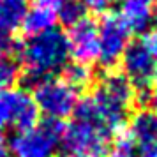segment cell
<instances>
[{
    "label": "cell",
    "instance_id": "obj_12",
    "mask_svg": "<svg viewBox=\"0 0 157 157\" xmlns=\"http://www.w3.org/2000/svg\"><path fill=\"white\" fill-rule=\"evenodd\" d=\"M27 14V0H0V29L14 32Z\"/></svg>",
    "mask_w": 157,
    "mask_h": 157
},
{
    "label": "cell",
    "instance_id": "obj_21",
    "mask_svg": "<svg viewBox=\"0 0 157 157\" xmlns=\"http://www.w3.org/2000/svg\"><path fill=\"white\" fill-rule=\"evenodd\" d=\"M152 27L155 29L157 32V9H154V16H152Z\"/></svg>",
    "mask_w": 157,
    "mask_h": 157
},
{
    "label": "cell",
    "instance_id": "obj_22",
    "mask_svg": "<svg viewBox=\"0 0 157 157\" xmlns=\"http://www.w3.org/2000/svg\"><path fill=\"white\" fill-rule=\"evenodd\" d=\"M155 79H157V72H155Z\"/></svg>",
    "mask_w": 157,
    "mask_h": 157
},
{
    "label": "cell",
    "instance_id": "obj_11",
    "mask_svg": "<svg viewBox=\"0 0 157 157\" xmlns=\"http://www.w3.org/2000/svg\"><path fill=\"white\" fill-rule=\"evenodd\" d=\"M154 4L152 0H124L118 18L131 34H143L152 27Z\"/></svg>",
    "mask_w": 157,
    "mask_h": 157
},
{
    "label": "cell",
    "instance_id": "obj_5",
    "mask_svg": "<svg viewBox=\"0 0 157 157\" xmlns=\"http://www.w3.org/2000/svg\"><path fill=\"white\" fill-rule=\"evenodd\" d=\"M39 122V109L32 94L25 88L0 90V132L25 131Z\"/></svg>",
    "mask_w": 157,
    "mask_h": 157
},
{
    "label": "cell",
    "instance_id": "obj_7",
    "mask_svg": "<svg viewBox=\"0 0 157 157\" xmlns=\"http://www.w3.org/2000/svg\"><path fill=\"white\" fill-rule=\"evenodd\" d=\"M97 36H99V55L97 60L104 67H113L120 62L124 51L127 50L131 32L120 21L118 16L108 14L97 25Z\"/></svg>",
    "mask_w": 157,
    "mask_h": 157
},
{
    "label": "cell",
    "instance_id": "obj_18",
    "mask_svg": "<svg viewBox=\"0 0 157 157\" xmlns=\"http://www.w3.org/2000/svg\"><path fill=\"white\" fill-rule=\"evenodd\" d=\"M141 41H143V44L148 48V51L155 57V60H157V32H152V34H148V36H145Z\"/></svg>",
    "mask_w": 157,
    "mask_h": 157
},
{
    "label": "cell",
    "instance_id": "obj_15",
    "mask_svg": "<svg viewBox=\"0 0 157 157\" xmlns=\"http://www.w3.org/2000/svg\"><path fill=\"white\" fill-rule=\"evenodd\" d=\"M85 7L81 0H57V14L64 25H74L85 18Z\"/></svg>",
    "mask_w": 157,
    "mask_h": 157
},
{
    "label": "cell",
    "instance_id": "obj_23",
    "mask_svg": "<svg viewBox=\"0 0 157 157\" xmlns=\"http://www.w3.org/2000/svg\"><path fill=\"white\" fill-rule=\"evenodd\" d=\"M155 157H157V155H155Z\"/></svg>",
    "mask_w": 157,
    "mask_h": 157
},
{
    "label": "cell",
    "instance_id": "obj_2",
    "mask_svg": "<svg viewBox=\"0 0 157 157\" xmlns=\"http://www.w3.org/2000/svg\"><path fill=\"white\" fill-rule=\"evenodd\" d=\"M113 134L101 124L74 117L64 127L60 140V157H106L111 148Z\"/></svg>",
    "mask_w": 157,
    "mask_h": 157
},
{
    "label": "cell",
    "instance_id": "obj_19",
    "mask_svg": "<svg viewBox=\"0 0 157 157\" xmlns=\"http://www.w3.org/2000/svg\"><path fill=\"white\" fill-rule=\"evenodd\" d=\"M147 99H148L150 106H152V111H155V113H157V86H154V88L148 92Z\"/></svg>",
    "mask_w": 157,
    "mask_h": 157
},
{
    "label": "cell",
    "instance_id": "obj_20",
    "mask_svg": "<svg viewBox=\"0 0 157 157\" xmlns=\"http://www.w3.org/2000/svg\"><path fill=\"white\" fill-rule=\"evenodd\" d=\"M0 157H11V152H9V143L6 141V138L0 132Z\"/></svg>",
    "mask_w": 157,
    "mask_h": 157
},
{
    "label": "cell",
    "instance_id": "obj_4",
    "mask_svg": "<svg viewBox=\"0 0 157 157\" xmlns=\"http://www.w3.org/2000/svg\"><path fill=\"white\" fill-rule=\"evenodd\" d=\"M29 86L34 90L32 97L36 101L39 113H43L50 120L62 122L64 118L71 117L78 104V92L62 78L48 76L32 81Z\"/></svg>",
    "mask_w": 157,
    "mask_h": 157
},
{
    "label": "cell",
    "instance_id": "obj_13",
    "mask_svg": "<svg viewBox=\"0 0 157 157\" xmlns=\"http://www.w3.org/2000/svg\"><path fill=\"white\" fill-rule=\"evenodd\" d=\"M92 69L90 65L81 64V62H72V64H67L62 69V79L69 86H72L76 92L78 90H85L90 86L92 83Z\"/></svg>",
    "mask_w": 157,
    "mask_h": 157
},
{
    "label": "cell",
    "instance_id": "obj_14",
    "mask_svg": "<svg viewBox=\"0 0 157 157\" xmlns=\"http://www.w3.org/2000/svg\"><path fill=\"white\" fill-rule=\"evenodd\" d=\"M21 76V64L11 53H0V90L11 88Z\"/></svg>",
    "mask_w": 157,
    "mask_h": 157
},
{
    "label": "cell",
    "instance_id": "obj_8",
    "mask_svg": "<svg viewBox=\"0 0 157 157\" xmlns=\"http://www.w3.org/2000/svg\"><path fill=\"white\" fill-rule=\"evenodd\" d=\"M67 43H69V53L76 62L90 65L97 60L99 55V36H97V23L90 18H83L78 23L71 25Z\"/></svg>",
    "mask_w": 157,
    "mask_h": 157
},
{
    "label": "cell",
    "instance_id": "obj_9",
    "mask_svg": "<svg viewBox=\"0 0 157 157\" xmlns=\"http://www.w3.org/2000/svg\"><path fill=\"white\" fill-rule=\"evenodd\" d=\"M127 136L132 140L143 157L157 155V113L141 109L131 118Z\"/></svg>",
    "mask_w": 157,
    "mask_h": 157
},
{
    "label": "cell",
    "instance_id": "obj_16",
    "mask_svg": "<svg viewBox=\"0 0 157 157\" xmlns=\"http://www.w3.org/2000/svg\"><path fill=\"white\" fill-rule=\"evenodd\" d=\"M117 0H81L85 11L95 13V14H104L115 6Z\"/></svg>",
    "mask_w": 157,
    "mask_h": 157
},
{
    "label": "cell",
    "instance_id": "obj_6",
    "mask_svg": "<svg viewBox=\"0 0 157 157\" xmlns=\"http://www.w3.org/2000/svg\"><path fill=\"white\" fill-rule=\"evenodd\" d=\"M120 62L124 76L134 85L136 90L145 92L147 88H150L152 81L155 79L157 60L148 51V48L143 44V41L129 43Z\"/></svg>",
    "mask_w": 157,
    "mask_h": 157
},
{
    "label": "cell",
    "instance_id": "obj_3",
    "mask_svg": "<svg viewBox=\"0 0 157 157\" xmlns=\"http://www.w3.org/2000/svg\"><path fill=\"white\" fill-rule=\"evenodd\" d=\"M62 132V122L46 118L16 132L9 143V152L13 157H57Z\"/></svg>",
    "mask_w": 157,
    "mask_h": 157
},
{
    "label": "cell",
    "instance_id": "obj_1",
    "mask_svg": "<svg viewBox=\"0 0 157 157\" xmlns=\"http://www.w3.org/2000/svg\"><path fill=\"white\" fill-rule=\"evenodd\" d=\"M69 43L62 30L51 29L29 36L20 46V60L27 69V83L55 76L69 64Z\"/></svg>",
    "mask_w": 157,
    "mask_h": 157
},
{
    "label": "cell",
    "instance_id": "obj_10",
    "mask_svg": "<svg viewBox=\"0 0 157 157\" xmlns=\"http://www.w3.org/2000/svg\"><path fill=\"white\" fill-rule=\"evenodd\" d=\"M57 21V0H34V4L27 7L21 27L29 36H34L55 29Z\"/></svg>",
    "mask_w": 157,
    "mask_h": 157
},
{
    "label": "cell",
    "instance_id": "obj_17",
    "mask_svg": "<svg viewBox=\"0 0 157 157\" xmlns=\"http://www.w3.org/2000/svg\"><path fill=\"white\" fill-rule=\"evenodd\" d=\"M14 50V37L13 32L0 29V53H11Z\"/></svg>",
    "mask_w": 157,
    "mask_h": 157
}]
</instances>
